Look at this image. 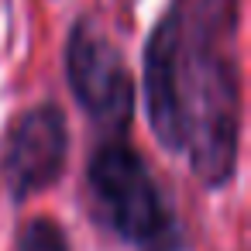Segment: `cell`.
Wrapping results in <instances>:
<instances>
[{
	"instance_id": "1",
	"label": "cell",
	"mask_w": 251,
	"mask_h": 251,
	"mask_svg": "<svg viewBox=\"0 0 251 251\" xmlns=\"http://www.w3.org/2000/svg\"><path fill=\"white\" fill-rule=\"evenodd\" d=\"M241 0H169L145 42L141 100L155 141L186 155L203 189H224L241 158Z\"/></svg>"
},
{
	"instance_id": "2",
	"label": "cell",
	"mask_w": 251,
	"mask_h": 251,
	"mask_svg": "<svg viewBox=\"0 0 251 251\" xmlns=\"http://www.w3.org/2000/svg\"><path fill=\"white\" fill-rule=\"evenodd\" d=\"M83 186L90 213L117 241L151 251H162L172 241V206L148 162L124 138H103L93 148Z\"/></svg>"
},
{
	"instance_id": "3",
	"label": "cell",
	"mask_w": 251,
	"mask_h": 251,
	"mask_svg": "<svg viewBox=\"0 0 251 251\" xmlns=\"http://www.w3.org/2000/svg\"><path fill=\"white\" fill-rule=\"evenodd\" d=\"M62 66L73 100L93 127L103 138H124L138 110V83L121 45L100 28L97 18L83 14L73 21Z\"/></svg>"
},
{
	"instance_id": "4",
	"label": "cell",
	"mask_w": 251,
	"mask_h": 251,
	"mask_svg": "<svg viewBox=\"0 0 251 251\" xmlns=\"http://www.w3.org/2000/svg\"><path fill=\"white\" fill-rule=\"evenodd\" d=\"M69 158V121L55 100L25 107L0 134V186L14 203L52 189Z\"/></svg>"
},
{
	"instance_id": "5",
	"label": "cell",
	"mask_w": 251,
	"mask_h": 251,
	"mask_svg": "<svg viewBox=\"0 0 251 251\" xmlns=\"http://www.w3.org/2000/svg\"><path fill=\"white\" fill-rule=\"evenodd\" d=\"M14 251H69V234L52 217H31L18 227Z\"/></svg>"
},
{
	"instance_id": "6",
	"label": "cell",
	"mask_w": 251,
	"mask_h": 251,
	"mask_svg": "<svg viewBox=\"0 0 251 251\" xmlns=\"http://www.w3.org/2000/svg\"><path fill=\"white\" fill-rule=\"evenodd\" d=\"M121 4H134V0H121Z\"/></svg>"
}]
</instances>
